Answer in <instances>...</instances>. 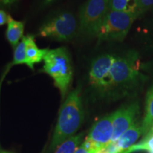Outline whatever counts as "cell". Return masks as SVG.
<instances>
[{
    "instance_id": "cell-1",
    "label": "cell",
    "mask_w": 153,
    "mask_h": 153,
    "mask_svg": "<svg viewBox=\"0 0 153 153\" xmlns=\"http://www.w3.org/2000/svg\"><path fill=\"white\" fill-rule=\"evenodd\" d=\"M84 118L82 89L78 86L68 94L60 107L50 151L56 150L61 143L75 135L83 124Z\"/></svg>"
},
{
    "instance_id": "cell-2",
    "label": "cell",
    "mask_w": 153,
    "mask_h": 153,
    "mask_svg": "<svg viewBox=\"0 0 153 153\" xmlns=\"http://www.w3.org/2000/svg\"><path fill=\"white\" fill-rule=\"evenodd\" d=\"M141 62L136 51L116 56L108 74L106 96L125 94L143 79Z\"/></svg>"
},
{
    "instance_id": "cell-3",
    "label": "cell",
    "mask_w": 153,
    "mask_h": 153,
    "mask_svg": "<svg viewBox=\"0 0 153 153\" xmlns=\"http://www.w3.org/2000/svg\"><path fill=\"white\" fill-rule=\"evenodd\" d=\"M41 71L52 78L60 91L62 100L68 95L73 78V67L70 52L65 47L49 50L43 59Z\"/></svg>"
},
{
    "instance_id": "cell-4",
    "label": "cell",
    "mask_w": 153,
    "mask_h": 153,
    "mask_svg": "<svg viewBox=\"0 0 153 153\" xmlns=\"http://www.w3.org/2000/svg\"><path fill=\"white\" fill-rule=\"evenodd\" d=\"M137 16V14L133 13L109 9L101 23L96 37L99 42L123 41Z\"/></svg>"
},
{
    "instance_id": "cell-5",
    "label": "cell",
    "mask_w": 153,
    "mask_h": 153,
    "mask_svg": "<svg viewBox=\"0 0 153 153\" xmlns=\"http://www.w3.org/2000/svg\"><path fill=\"white\" fill-rule=\"evenodd\" d=\"M79 32V21L69 11H62L51 17L40 27L38 36L60 42H68Z\"/></svg>"
},
{
    "instance_id": "cell-6",
    "label": "cell",
    "mask_w": 153,
    "mask_h": 153,
    "mask_svg": "<svg viewBox=\"0 0 153 153\" xmlns=\"http://www.w3.org/2000/svg\"><path fill=\"white\" fill-rule=\"evenodd\" d=\"M108 10L109 0H88L79 9V33L88 37H96Z\"/></svg>"
},
{
    "instance_id": "cell-7",
    "label": "cell",
    "mask_w": 153,
    "mask_h": 153,
    "mask_svg": "<svg viewBox=\"0 0 153 153\" xmlns=\"http://www.w3.org/2000/svg\"><path fill=\"white\" fill-rule=\"evenodd\" d=\"M116 56L110 54L99 55L91 63L89 72V85L101 96H106L108 74Z\"/></svg>"
},
{
    "instance_id": "cell-8",
    "label": "cell",
    "mask_w": 153,
    "mask_h": 153,
    "mask_svg": "<svg viewBox=\"0 0 153 153\" xmlns=\"http://www.w3.org/2000/svg\"><path fill=\"white\" fill-rule=\"evenodd\" d=\"M113 133V114H111L97 120L91 126L85 142L92 150L99 151L111 143Z\"/></svg>"
},
{
    "instance_id": "cell-9",
    "label": "cell",
    "mask_w": 153,
    "mask_h": 153,
    "mask_svg": "<svg viewBox=\"0 0 153 153\" xmlns=\"http://www.w3.org/2000/svg\"><path fill=\"white\" fill-rule=\"evenodd\" d=\"M140 107L137 103H132L120 107L113 114V133L111 143L116 142L129 128L135 123Z\"/></svg>"
},
{
    "instance_id": "cell-10",
    "label": "cell",
    "mask_w": 153,
    "mask_h": 153,
    "mask_svg": "<svg viewBox=\"0 0 153 153\" xmlns=\"http://www.w3.org/2000/svg\"><path fill=\"white\" fill-rule=\"evenodd\" d=\"M141 135H143L141 124L135 122L116 142L111 143L118 153H123L133 146Z\"/></svg>"
},
{
    "instance_id": "cell-11",
    "label": "cell",
    "mask_w": 153,
    "mask_h": 153,
    "mask_svg": "<svg viewBox=\"0 0 153 153\" xmlns=\"http://www.w3.org/2000/svg\"><path fill=\"white\" fill-rule=\"evenodd\" d=\"M26 38V53L27 66L30 70H34L35 64L41 62L49 51V48L41 49L36 45L35 38L32 35L25 36Z\"/></svg>"
},
{
    "instance_id": "cell-12",
    "label": "cell",
    "mask_w": 153,
    "mask_h": 153,
    "mask_svg": "<svg viewBox=\"0 0 153 153\" xmlns=\"http://www.w3.org/2000/svg\"><path fill=\"white\" fill-rule=\"evenodd\" d=\"M24 22L14 20L10 15H9L5 37L13 48H14L18 45L19 41L24 37Z\"/></svg>"
},
{
    "instance_id": "cell-13",
    "label": "cell",
    "mask_w": 153,
    "mask_h": 153,
    "mask_svg": "<svg viewBox=\"0 0 153 153\" xmlns=\"http://www.w3.org/2000/svg\"><path fill=\"white\" fill-rule=\"evenodd\" d=\"M153 125V86L150 87L146 95L145 116L141 123L143 135L145 136Z\"/></svg>"
},
{
    "instance_id": "cell-14",
    "label": "cell",
    "mask_w": 153,
    "mask_h": 153,
    "mask_svg": "<svg viewBox=\"0 0 153 153\" xmlns=\"http://www.w3.org/2000/svg\"><path fill=\"white\" fill-rule=\"evenodd\" d=\"M109 9L140 16L138 0H109Z\"/></svg>"
},
{
    "instance_id": "cell-15",
    "label": "cell",
    "mask_w": 153,
    "mask_h": 153,
    "mask_svg": "<svg viewBox=\"0 0 153 153\" xmlns=\"http://www.w3.org/2000/svg\"><path fill=\"white\" fill-rule=\"evenodd\" d=\"M85 133L82 132L61 143L56 148L55 153H74L82 144Z\"/></svg>"
},
{
    "instance_id": "cell-16",
    "label": "cell",
    "mask_w": 153,
    "mask_h": 153,
    "mask_svg": "<svg viewBox=\"0 0 153 153\" xmlns=\"http://www.w3.org/2000/svg\"><path fill=\"white\" fill-rule=\"evenodd\" d=\"M26 38L23 37L21 42L14 48V56L13 60L10 62L11 66L18 65H27V58L26 53Z\"/></svg>"
},
{
    "instance_id": "cell-17",
    "label": "cell",
    "mask_w": 153,
    "mask_h": 153,
    "mask_svg": "<svg viewBox=\"0 0 153 153\" xmlns=\"http://www.w3.org/2000/svg\"><path fill=\"white\" fill-rule=\"evenodd\" d=\"M146 150L149 153H153V135L148 138H143L140 142L134 144L123 153H133L138 151Z\"/></svg>"
},
{
    "instance_id": "cell-18",
    "label": "cell",
    "mask_w": 153,
    "mask_h": 153,
    "mask_svg": "<svg viewBox=\"0 0 153 153\" xmlns=\"http://www.w3.org/2000/svg\"><path fill=\"white\" fill-rule=\"evenodd\" d=\"M139 14L145 12L153 7V0H138Z\"/></svg>"
},
{
    "instance_id": "cell-19",
    "label": "cell",
    "mask_w": 153,
    "mask_h": 153,
    "mask_svg": "<svg viewBox=\"0 0 153 153\" xmlns=\"http://www.w3.org/2000/svg\"><path fill=\"white\" fill-rule=\"evenodd\" d=\"M74 153H97V151H95L91 149L90 147L87 145L85 141L79 145V148Z\"/></svg>"
},
{
    "instance_id": "cell-20",
    "label": "cell",
    "mask_w": 153,
    "mask_h": 153,
    "mask_svg": "<svg viewBox=\"0 0 153 153\" xmlns=\"http://www.w3.org/2000/svg\"><path fill=\"white\" fill-rule=\"evenodd\" d=\"M9 15L4 10L0 9V26H2L8 23Z\"/></svg>"
},
{
    "instance_id": "cell-21",
    "label": "cell",
    "mask_w": 153,
    "mask_h": 153,
    "mask_svg": "<svg viewBox=\"0 0 153 153\" xmlns=\"http://www.w3.org/2000/svg\"><path fill=\"white\" fill-rule=\"evenodd\" d=\"M19 0H0V7H9V6L14 4Z\"/></svg>"
},
{
    "instance_id": "cell-22",
    "label": "cell",
    "mask_w": 153,
    "mask_h": 153,
    "mask_svg": "<svg viewBox=\"0 0 153 153\" xmlns=\"http://www.w3.org/2000/svg\"><path fill=\"white\" fill-rule=\"evenodd\" d=\"M152 135H153V125L152 126V127L150 128V129L149 130L148 133H146V135L143 137V138H148V137H150L151 136H152Z\"/></svg>"
},
{
    "instance_id": "cell-23",
    "label": "cell",
    "mask_w": 153,
    "mask_h": 153,
    "mask_svg": "<svg viewBox=\"0 0 153 153\" xmlns=\"http://www.w3.org/2000/svg\"><path fill=\"white\" fill-rule=\"evenodd\" d=\"M56 1L57 0H44L43 4V6H48V5H51V4H53V2H55V1Z\"/></svg>"
},
{
    "instance_id": "cell-24",
    "label": "cell",
    "mask_w": 153,
    "mask_h": 153,
    "mask_svg": "<svg viewBox=\"0 0 153 153\" xmlns=\"http://www.w3.org/2000/svg\"><path fill=\"white\" fill-rule=\"evenodd\" d=\"M145 68H146L148 70H151V71H153V61H152V62L148 63V66H144Z\"/></svg>"
},
{
    "instance_id": "cell-25",
    "label": "cell",
    "mask_w": 153,
    "mask_h": 153,
    "mask_svg": "<svg viewBox=\"0 0 153 153\" xmlns=\"http://www.w3.org/2000/svg\"><path fill=\"white\" fill-rule=\"evenodd\" d=\"M0 153H14L12 152H10V151H7V150H0Z\"/></svg>"
},
{
    "instance_id": "cell-26",
    "label": "cell",
    "mask_w": 153,
    "mask_h": 153,
    "mask_svg": "<svg viewBox=\"0 0 153 153\" xmlns=\"http://www.w3.org/2000/svg\"><path fill=\"white\" fill-rule=\"evenodd\" d=\"M1 150V148H0V150Z\"/></svg>"
}]
</instances>
